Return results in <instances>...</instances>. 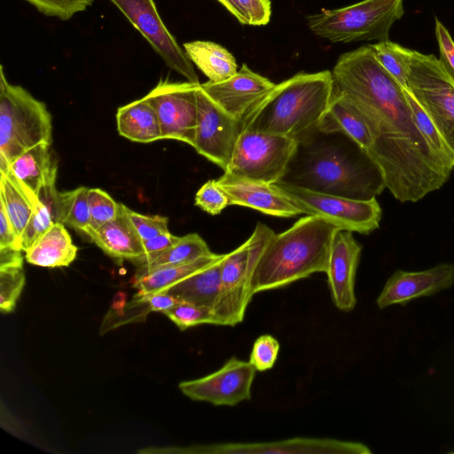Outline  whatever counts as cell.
Masks as SVG:
<instances>
[{
	"instance_id": "1",
	"label": "cell",
	"mask_w": 454,
	"mask_h": 454,
	"mask_svg": "<svg viewBox=\"0 0 454 454\" xmlns=\"http://www.w3.org/2000/svg\"><path fill=\"white\" fill-rule=\"evenodd\" d=\"M336 93L363 114L373 137L367 152L386 188L400 202H416L439 190L451 171L421 135L402 87L369 47L344 56L333 71Z\"/></svg>"
},
{
	"instance_id": "2",
	"label": "cell",
	"mask_w": 454,
	"mask_h": 454,
	"mask_svg": "<svg viewBox=\"0 0 454 454\" xmlns=\"http://www.w3.org/2000/svg\"><path fill=\"white\" fill-rule=\"evenodd\" d=\"M302 189L368 200L386 188L367 151L342 132L317 127L296 139L285 174L278 181Z\"/></svg>"
},
{
	"instance_id": "3",
	"label": "cell",
	"mask_w": 454,
	"mask_h": 454,
	"mask_svg": "<svg viewBox=\"0 0 454 454\" xmlns=\"http://www.w3.org/2000/svg\"><path fill=\"white\" fill-rule=\"evenodd\" d=\"M340 229L322 217L307 215L286 231L275 233L254 268V294L284 287L314 273H325L332 242Z\"/></svg>"
},
{
	"instance_id": "4",
	"label": "cell",
	"mask_w": 454,
	"mask_h": 454,
	"mask_svg": "<svg viewBox=\"0 0 454 454\" xmlns=\"http://www.w3.org/2000/svg\"><path fill=\"white\" fill-rule=\"evenodd\" d=\"M333 90L332 71L298 73L275 84L241 122L242 130L297 139L317 124Z\"/></svg>"
},
{
	"instance_id": "5",
	"label": "cell",
	"mask_w": 454,
	"mask_h": 454,
	"mask_svg": "<svg viewBox=\"0 0 454 454\" xmlns=\"http://www.w3.org/2000/svg\"><path fill=\"white\" fill-rule=\"evenodd\" d=\"M51 115L44 103L0 75V157L10 164L41 143L51 145Z\"/></svg>"
},
{
	"instance_id": "6",
	"label": "cell",
	"mask_w": 454,
	"mask_h": 454,
	"mask_svg": "<svg viewBox=\"0 0 454 454\" xmlns=\"http://www.w3.org/2000/svg\"><path fill=\"white\" fill-rule=\"evenodd\" d=\"M403 13V0H363L339 9H322L307 17V25L332 43L380 42L389 39L390 28Z\"/></svg>"
},
{
	"instance_id": "7",
	"label": "cell",
	"mask_w": 454,
	"mask_h": 454,
	"mask_svg": "<svg viewBox=\"0 0 454 454\" xmlns=\"http://www.w3.org/2000/svg\"><path fill=\"white\" fill-rule=\"evenodd\" d=\"M275 232L257 223L252 235L221 262V287L214 309L217 325L235 326L244 320L254 293L252 276L266 245Z\"/></svg>"
},
{
	"instance_id": "8",
	"label": "cell",
	"mask_w": 454,
	"mask_h": 454,
	"mask_svg": "<svg viewBox=\"0 0 454 454\" xmlns=\"http://www.w3.org/2000/svg\"><path fill=\"white\" fill-rule=\"evenodd\" d=\"M407 88L427 114L454 158V82L434 55L407 49Z\"/></svg>"
},
{
	"instance_id": "9",
	"label": "cell",
	"mask_w": 454,
	"mask_h": 454,
	"mask_svg": "<svg viewBox=\"0 0 454 454\" xmlns=\"http://www.w3.org/2000/svg\"><path fill=\"white\" fill-rule=\"evenodd\" d=\"M296 140L288 137L241 130L225 174L273 184L286 172Z\"/></svg>"
},
{
	"instance_id": "10",
	"label": "cell",
	"mask_w": 454,
	"mask_h": 454,
	"mask_svg": "<svg viewBox=\"0 0 454 454\" xmlns=\"http://www.w3.org/2000/svg\"><path fill=\"white\" fill-rule=\"evenodd\" d=\"M302 214L322 217L341 230L369 234L380 226L382 210L375 198L349 199L313 192L280 182L274 184Z\"/></svg>"
},
{
	"instance_id": "11",
	"label": "cell",
	"mask_w": 454,
	"mask_h": 454,
	"mask_svg": "<svg viewBox=\"0 0 454 454\" xmlns=\"http://www.w3.org/2000/svg\"><path fill=\"white\" fill-rule=\"evenodd\" d=\"M200 85L188 81H160L145 96L157 114L163 139L178 140L193 145Z\"/></svg>"
},
{
	"instance_id": "12",
	"label": "cell",
	"mask_w": 454,
	"mask_h": 454,
	"mask_svg": "<svg viewBox=\"0 0 454 454\" xmlns=\"http://www.w3.org/2000/svg\"><path fill=\"white\" fill-rule=\"evenodd\" d=\"M151 44L165 64L188 82L200 83L192 62L161 20L153 0H110Z\"/></svg>"
},
{
	"instance_id": "13",
	"label": "cell",
	"mask_w": 454,
	"mask_h": 454,
	"mask_svg": "<svg viewBox=\"0 0 454 454\" xmlns=\"http://www.w3.org/2000/svg\"><path fill=\"white\" fill-rule=\"evenodd\" d=\"M197 108L192 147L225 171L242 130L241 122L220 108L200 85L197 92Z\"/></svg>"
},
{
	"instance_id": "14",
	"label": "cell",
	"mask_w": 454,
	"mask_h": 454,
	"mask_svg": "<svg viewBox=\"0 0 454 454\" xmlns=\"http://www.w3.org/2000/svg\"><path fill=\"white\" fill-rule=\"evenodd\" d=\"M255 372L249 361L232 356L215 372L183 381L178 387L192 400L215 406H235L251 398Z\"/></svg>"
},
{
	"instance_id": "15",
	"label": "cell",
	"mask_w": 454,
	"mask_h": 454,
	"mask_svg": "<svg viewBox=\"0 0 454 454\" xmlns=\"http://www.w3.org/2000/svg\"><path fill=\"white\" fill-rule=\"evenodd\" d=\"M454 284V264L439 263L419 271L395 270L387 280L376 299L379 309L404 306L411 301L450 288Z\"/></svg>"
},
{
	"instance_id": "16",
	"label": "cell",
	"mask_w": 454,
	"mask_h": 454,
	"mask_svg": "<svg viewBox=\"0 0 454 454\" xmlns=\"http://www.w3.org/2000/svg\"><path fill=\"white\" fill-rule=\"evenodd\" d=\"M187 452L217 454H370L362 442L334 439L293 438L271 442L217 443L195 446Z\"/></svg>"
},
{
	"instance_id": "17",
	"label": "cell",
	"mask_w": 454,
	"mask_h": 454,
	"mask_svg": "<svg viewBox=\"0 0 454 454\" xmlns=\"http://www.w3.org/2000/svg\"><path fill=\"white\" fill-rule=\"evenodd\" d=\"M200 86L220 108L242 122L275 83L243 64L231 78L220 82L208 81Z\"/></svg>"
},
{
	"instance_id": "18",
	"label": "cell",
	"mask_w": 454,
	"mask_h": 454,
	"mask_svg": "<svg viewBox=\"0 0 454 454\" xmlns=\"http://www.w3.org/2000/svg\"><path fill=\"white\" fill-rule=\"evenodd\" d=\"M362 246L351 231L338 230L333 237L326 270L332 300L337 309L349 312L356 305V275Z\"/></svg>"
},
{
	"instance_id": "19",
	"label": "cell",
	"mask_w": 454,
	"mask_h": 454,
	"mask_svg": "<svg viewBox=\"0 0 454 454\" xmlns=\"http://www.w3.org/2000/svg\"><path fill=\"white\" fill-rule=\"evenodd\" d=\"M216 182L228 195L230 205L251 207L278 217H293L302 214L274 184L239 178L225 173Z\"/></svg>"
},
{
	"instance_id": "20",
	"label": "cell",
	"mask_w": 454,
	"mask_h": 454,
	"mask_svg": "<svg viewBox=\"0 0 454 454\" xmlns=\"http://www.w3.org/2000/svg\"><path fill=\"white\" fill-rule=\"evenodd\" d=\"M317 128L325 132H342L365 151L373 144V137L362 112L344 95L333 92Z\"/></svg>"
},
{
	"instance_id": "21",
	"label": "cell",
	"mask_w": 454,
	"mask_h": 454,
	"mask_svg": "<svg viewBox=\"0 0 454 454\" xmlns=\"http://www.w3.org/2000/svg\"><path fill=\"white\" fill-rule=\"evenodd\" d=\"M87 235L93 243L114 258L138 262L144 255L143 242L122 208L115 219L89 231Z\"/></svg>"
},
{
	"instance_id": "22",
	"label": "cell",
	"mask_w": 454,
	"mask_h": 454,
	"mask_svg": "<svg viewBox=\"0 0 454 454\" xmlns=\"http://www.w3.org/2000/svg\"><path fill=\"white\" fill-rule=\"evenodd\" d=\"M77 250L65 225L56 223L24 252L27 262L55 268L71 264L76 257Z\"/></svg>"
},
{
	"instance_id": "23",
	"label": "cell",
	"mask_w": 454,
	"mask_h": 454,
	"mask_svg": "<svg viewBox=\"0 0 454 454\" xmlns=\"http://www.w3.org/2000/svg\"><path fill=\"white\" fill-rule=\"evenodd\" d=\"M116 123L119 134L129 140L150 143L163 139L157 114L145 97L119 107Z\"/></svg>"
},
{
	"instance_id": "24",
	"label": "cell",
	"mask_w": 454,
	"mask_h": 454,
	"mask_svg": "<svg viewBox=\"0 0 454 454\" xmlns=\"http://www.w3.org/2000/svg\"><path fill=\"white\" fill-rule=\"evenodd\" d=\"M57 172L51 174L35 194L36 205L20 238V247L27 250L52 224L61 223V192L57 191Z\"/></svg>"
},
{
	"instance_id": "25",
	"label": "cell",
	"mask_w": 454,
	"mask_h": 454,
	"mask_svg": "<svg viewBox=\"0 0 454 454\" xmlns=\"http://www.w3.org/2000/svg\"><path fill=\"white\" fill-rule=\"evenodd\" d=\"M223 257L164 291L178 301L205 306L214 310L220 295L221 262Z\"/></svg>"
},
{
	"instance_id": "26",
	"label": "cell",
	"mask_w": 454,
	"mask_h": 454,
	"mask_svg": "<svg viewBox=\"0 0 454 454\" xmlns=\"http://www.w3.org/2000/svg\"><path fill=\"white\" fill-rule=\"evenodd\" d=\"M189 59L213 82H223L238 72L234 56L222 45L211 41L184 43Z\"/></svg>"
},
{
	"instance_id": "27",
	"label": "cell",
	"mask_w": 454,
	"mask_h": 454,
	"mask_svg": "<svg viewBox=\"0 0 454 454\" xmlns=\"http://www.w3.org/2000/svg\"><path fill=\"white\" fill-rule=\"evenodd\" d=\"M223 255L214 254L211 256L202 257L188 263L161 266L150 270L137 272L135 276L133 286L141 294L164 291L214 264L222 259Z\"/></svg>"
},
{
	"instance_id": "28",
	"label": "cell",
	"mask_w": 454,
	"mask_h": 454,
	"mask_svg": "<svg viewBox=\"0 0 454 454\" xmlns=\"http://www.w3.org/2000/svg\"><path fill=\"white\" fill-rule=\"evenodd\" d=\"M0 205H2L20 240L36 205V197L9 169L1 172Z\"/></svg>"
},
{
	"instance_id": "29",
	"label": "cell",
	"mask_w": 454,
	"mask_h": 454,
	"mask_svg": "<svg viewBox=\"0 0 454 454\" xmlns=\"http://www.w3.org/2000/svg\"><path fill=\"white\" fill-rule=\"evenodd\" d=\"M57 160L52 158L51 144L41 143L18 156L10 170L35 195L46 179L57 172Z\"/></svg>"
},
{
	"instance_id": "30",
	"label": "cell",
	"mask_w": 454,
	"mask_h": 454,
	"mask_svg": "<svg viewBox=\"0 0 454 454\" xmlns=\"http://www.w3.org/2000/svg\"><path fill=\"white\" fill-rule=\"evenodd\" d=\"M214 254L199 234L189 233L180 237L172 247L149 262L141 264L137 272L161 266L188 263L202 257L211 256Z\"/></svg>"
},
{
	"instance_id": "31",
	"label": "cell",
	"mask_w": 454,
	"mask_h": 454,
	"mask_svg": "<svg viewBox=\"0 0 454 454\" xmlns=\"http://www.w3.org/2000/svg\"><path fill=\"white\" fill-rule=\"evenodd\" d=\"M403 92L417 128L427 142L433 153L442 163L452 172V170H454V158L438 129L407 87H403Z\"/></svg>"
},
{
	"instance_id": "32",
	"label": "cell",
	"mask_w": 454,
	"mask_h": 454,
	"mask_svg": "<svg viewBox=\"0 0 454 454\" xmlns=\"http://www.w3.org/2000/svg\"><path fill=\"white\" fill-rule=\"evenodd\" d=\"M89 190L81 186L61 192V223L85 234L90 222Z\"/></svg>"
},
{
	"instance_id": "33",
	"label": "cell",
	"mask_w": 454,
	"mask_h": 454,
	"mask_svg": "<svg viewBox=\"0 0 454 454\" xmlns=\"http://www.w3.org/2000/svg\"><path fill=\"white\" fill-rule=\"evenodd\" d=\"M380 64L402 87H407V49L389 39L369 44Z\"/></svg>"
},
{
	"instance_id": "34",
	"label": "cell",
	"mask_w": 454,
	"mask_h": 454,
	"mask_svg": "<svg viewBox=\"0 0 454 454\" xmlns=\"http://www.w3.org/2000/svg\"><path fill=\"white\" fill-rule=\"evenodd\" d=\"M180 330L203 324L217 325L214 310L208 307L179 301L164 313Z\"/></svg>"
},
{
	"instance_id": "35",
	"label": "cell",
	"mask_w": 454,
	"mask_h": 454,
	"mask_svg": "<svg viewBox=\"0 0 454 454\" xmlns=\"http://www.w3.org/2000/svg\"><path fill=\"white\" fill-rule=\"evenodd\" d=\"M89 204L90 222L86 234L115 219L121 212V203L99 188H90Z\"/></svg>"
},
{
	"instance_id": "36",
	"label": "cell",
	"mask_w": 454,
	"mask_h": 454,
	"mask_svg": "<svg viewBox=\"0 0 454 454\" xmlns=\"http://www.w3.org/2000/svg\"><path fill=\"white\" fill-rule=\"evenodd\" d=\"M25 285L22 267L0 269V309L3 313L12 312L16 306Z\"/></svg>"
},
{
	"instance_id": "37",
	"label": "cell",
	"mask_w": 454,
	"mask_h": 454,
	"mask_svg": "<svg viewBox=\"0 0 454 454\" xmlns=\"http://www.w3.org/2000/svg\"><path fill=\"white\" fill-rule=\"evenodd\" d=\"M121 208L142 242L158 235L169 232L168 217L139 214L123 204H121Z\"/></svg>"
},
{
	"instance_id": "38",
	"label": "cell",
	"mask_w": 454,
	"mask_h": 454,
	"mask_svg": "<svg viewBox=\"0 0 454 454\" xmlns=\"http://www.w3.org/2000/svg\"><path fill=\"white\" fill-rule=\"evenodd\" d=\"M49 17L68 20L74 14L85 11L94 0H25Z\"/></svg>"
},
{
	"instance_id": "39",
	"label": "cell",
	"mask_w": 454,
	"mask_h": 454,
	"mask_svg": "<svg viewBox=\"0 0 454 454\" xmlns=\"http://www.w3.org/2000/svg\"><path fill=\"white\" fill-rule=\"evenodd\" d=\"M279 348V342L275 337L270 334L261 335L253 345L248 361L256 371L270 370L276 363Z\"/></svg>"
},
{
	"instance_id": "40",
	"label": "cell",
	"mask_w": 454,
	"mask_h": 454,
	"mask_svg": "<svg viewBox=\"0 0 454 454\" xmlns=\"http://www.w3.org/2000/svg\"><path fill=\"white\" fill-rule=\"evenodd\" d=\"M195 205L205 212L215 215L230 206V200L216 180H208L197 192Z\"/></svg>"
},
{
	"instance_id": "41",
	"label": "cell",
	"mask_w": 454,
	"mask_h": 454,
	"mask_svg": "<svg viewBox=\"0 0 454 454\" xmlns=\"http://www.w3.org/2000/svg\"><path fill=\"white\" fill-rule=\"evenodd\" d=\"M434 31L440 53L439 63L454 82V41L447 28L437 18H435Z\"/></svg>"
},
{
	"instance_id": "42",
	"label": "cell",
	"mask_w": 454,
	"mask_h": 454,
	"mask_svg": "<svg viewBox=\"0 0 454 454\" xmlns=\"http://www.w3.org/2000/svg\"><path fill=\"white\" fill-rule=\"evenodd\" d=\"M249 19V25L262 26L269 23L271 15L270 0H239Z\"/></svg>"
},
{
	"instance_id": "43",
	"label": "cell",
	"mask_w": 454,
	"mask_h": 454,
	"mask_svg": "<svg viewBox=\"0 0 454 454\" xmlns=\"http://www.w3.org/2000/svg\"><path fill=\"white\" fill-rule=\"evenodd\" d=\"M179 239L180 237L175 236L169 231L143 241L144 255L137 263L141 265L149 262L172 247Z\"/></svg>"
},
{
	"instance_id": "44",
	"label": "cell",
	"mask_w": 454,
	"mask_h": 454,
	"mask_svg": "<svg viewBox=\"0 0 454 454\" xmlns=\"http://www.w3.org/2000/svg\"><path fill=\"white\" fill-rule=\"evenodd\" d=\"M3 247L21 248L20 240L17 236L4 207L0 205V247Z\"/></svg>"
},
{
	"instance_id": "45",
	"label": "cell",
	"mask_w": 454,
	"mask_h": 454,
	"mask_svg": "<svg viewBox=\"0 0 454 454\" xmlns=\"http://www.w3.org/2000/svg\"><path fill=\"white\" fill-rule=\"evenodd\" d=\"M142 295L147 301L152 312L165 313L179 302L173 295L165 291Z\"/></svg>"
},
{
	"instance_id": "46",
	"label": "cell",
	"mask_w": 454,
	"mask_h": 454,
	"mask_svg": "<svg viewBox=\"0 0 454 454\" xmlns=\"http://www.w3.org/2000/svg\"><path fill=\"white\" fill-rule=\"evenodd\" d=\"M22 251L23 250L21 248L14 247H0V269L9 267H22Z\"/></svg>"
},
{
	"instance_id": "47",
	"label": "cell",
	"mask_w": 454,
	"mask_h": 454,
	"mask_svg": "<svg viewBox=\"0 0 454 454\" xmlns=\"http://www.w3.org/2000/svg\"><path fill=\"white\" fill-rule=\"evenodd\" d=\"M232 14L239 23L249 25V19L239 0H217Z\"/></svg>"
}]
</instances>
